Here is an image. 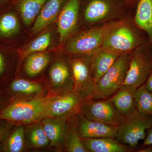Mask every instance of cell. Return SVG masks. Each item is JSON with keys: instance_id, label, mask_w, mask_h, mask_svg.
<instances>
[{"instance_id": "14", "label": "cell", "mask_w": 152, "mask_h": 152, "mask_svg": "<svg viewBox=\"0 0 152 152\" xmlns=\"http://www.w3.org/2000/svg\"><path fill=\"white\" fill-rule=\"evenodd\" d=\"M66 0H48L43 6L35 20L31 30L34 36L51 24L59 14L61 7Z\"/></svg>"}, {"instance_id": "15", "label": "cell", "mask_w": 152, "mask_h": 152, "mask_svg": "<svg viewBox=\"0 0 152 152\" xmlns=\"http://www.w3.org/2000/svg\"><path fill=\"white\" fill-rule=\"evenodd\" d=\"M137 88L123 85L116 94L110 99L115 107L124 116L129 115L137 110Z\"/></svg>"}, {"instance_id": "10", "label": "cell", "mask_w": 152, "mask_h": 152, "mask_svg": "<svg viewBox=\"0 0 152 152\" xmlns=\"http://www.w3.org/2000/svg\"><path fill=\"white\" fill-rule=\"evenodd\" d=\"M80 4V0H67L59 14L57 26L60 44L77 33Z\"/></svg>"}, {"instance_id": "33", "label": "cell", "mask_w": 152, "mask_h": 152, "mask_svg": "<svg viewBox=\"0 0 152 152\" xmlns=\"http://www.w3.org/2000/svg\"><path fill=\"white\" fill-rule=\"evenodd\" d=\"M136 152H152V145H142L138 149L135 150Z\"/></svg>"}, {"instance_id": "27", "label": "cell", "mask_w": 152, "mask_h": 152, "mask_svg": "<svg viewBox=\"0 0 152 152\" xmlns=\"http://www.w3.org/2000/svg\"><path fill=\"white\" fill-rule=\"evenodd\" d=\"M10 89L13 92L19 94H34L40 92L42 87L35 82L24 79H16L11 83Z\"/></svg>"}, {"instance_id": "11", "label": "cell", "mask_w": 152, "mask_h": 152, "mask_svg": "<svg viewBox=\"0 0 152 152\" xmlns=\"http://www.w3.org/2000/svg\"><path fill=\"white\" fill-rule=\"evenodd\" d=\"M85 100L73 91L54 97L50 104L48 118H72L80 113Z\"/></svg>"}, {"instance_id": "4", "label": "cell", "mask_w": 152, "mask_h": 152, "mask_svg": "<svg viewBox=\"0 0 152 152\" xmlns=\"http://www.w3.org/2000/svg\"><path fill=\"white\" fill-rule=\"evenodd\" d=\"M129 9L126 0H86L84 20L90 26L120 20L127 17Z\"/></svg>"}, {"instance_id": "30", "label": "cell", "mask_w": 152, "mask_h": 152, "mask_svg": "<svg viewBox=\"0 0 152 152\" xmlns=\"http://www.w3.org/2000/svg\"><path fill=\"white\" fill-rule=\"evenodd\" d=\"M7 66V59L5 54L0 50V78L5 74Z\"/></svg>"}, {"instance_id": "25", "label": "cell", "mask_w": 152, "mask_h": 152, "mask_svg": "<svg viewBox=\"0 0 152 152\" xmlns=\"http://www.w3.org/2000/svg\"><path fill=\"white\" fill-rule=\"evenodd\" d=\"M136 99L137 110L152 116V91L147 89L144 84L137 89Z\"/></svg>"}, {"instance_id": "12", "label": "cell", "mask_w": 152, "mask_h": 152, "mask_svg": "<svg viewBox=\"0 0 152 152\" xmlns=\"http://www.w3.org/2000/svg\"><path fill=\"white\" fill-rule=\"evenodd\" d=\"M76 121L78 132L82 139L116 138L118 126L89 119L80 113L76 116Z\"/></svg>"}, {"instance_id": "29", "label": "cell", "mask_w": 152, "mask_h": 152, "mask_svg": "<svg viewBox=\"0 0 152 152\" xmlns=\"http://www.w3.org/2000/svg\"><path fill=\"white\" fill-rule=\"evenodd\" d=\"M11 123L7 121V122L0 124V144L5 138L12 126Z\"/></svg>"}, {"instance_id": "20", "label": "cell", "mask_w": 152, "mask_h": 152, "mask_svg": "<svg viewBox=\"0 0 152 152\" xmlns=\"http://www.w3.org/2000/svg\"><path fill=\"white\" fill-rule=\"evenodd\" d=\"M48 0H12L11 5L26 26L31 24Z\"/></svg>"}, {"instance_id": "18", "label": "cell", "mask_w": 152, "mask_h": 152, "mask_svg": "<svg viewBox=\"0 0 152 152\" xmlns=\"http://www.w3.org/2000/svg\"><path fill=\"white\" fill-rule=\"evenodd\" d=\"M134 14L135 23L145 33L152 48V0H139Z\"/></svg>"}, {"instance_id": "32", "label": "cell", "mask_w": 152, "mask_h": 152, "mask_svg": "<svg viewBox=\"0 0 152 152\" xmlns=\"http://www.w3.org/2000/svg\"><path fill=\"white\" fill-rule=\"evenodd\" d=\"M144 84L147 89L152 91V71Z\"/></svg>"}, {"instance_id": "1", "label": "cell", "mask_w": 152, "mask_h": 152, "mask_svg": "<svg viewBox=\"0 0 152 152\" xmlns=\"http://www.w3.org/2000/svg\"><path fill=\"white\" fill-rule=\"evenodd\" d=\"M147 42L146 34L135 23L133 16L127 17L109 34L101 48L120 56L130 54Z\"/></svg>"}, {"instance_id": "19", "label": "cell", "mask_w": 152, "mask_h": 152, "mask_svg": "<svg viewBox=\"0 0 152 152\" xmlns=\"http://www.w3.org/2000/svg\"><path fill=\"white\" fill-rule=\"evenodd\" d=\"M50 77L54 85L64 87L66 92L73 91L74 82L69 63L68 64L64 61L56 62L50 70Z\"/></svg>"}, {"instance_id": "22", "label": "cell", "mask_w": 152, "mask_h": 152, "mask_svg": "<svg viewBox=\"0 0 152 152\" xmlns=\"http://www.w3.org/2000/svg\"><path fill=\"white\" fill-rule=\"evenodd\" d=\"M25 61L24 69L30 77H34L40 73L50 61V55L45 52L34 53L28 55Z\"/></svg>"}, {"instance_id": "24", "label": "cell", "mask_w": 152, "mask_h": 152, "mask_svg": "<svg viewBox=\"0 0 152 152\" xmlns=\"http://www.w3.org/2000/svg\"><path fill=\"white\" fill-rule=\"evenodd\" d=\"M51 42V34L50 32H46L18 50V53L22 58H25L31 54L43 52L48 48Z\"/></svg>"}, {"instance_id": "17", "label": "cell", "mask_w": 152, "mask_h": 152, "mask_svg": "<svg viewBox=\"0 0 152 152\" xmlns=\"http://www.w3.org/2000/svg\"><path fill=\"white\" fill-rule=\"evenodd\" d=\"M85 148L88 152H130L132 149L121 144L115 138H96L82 139Z\"/></svg>"}, {"instance_id": "6", "label": "cell", "mask_w": 152, "mask_h": 152, "mask_svg": "<svg viewBox=\"0 0 152 152\" xmlns=\"http://www.w3.org/2000/svg\"><path fill=\"white\" fill-rule=\"evenodd\" d=\"M152 127V116L137 110L125 117L118 126L116 139L121 144L135 150L140 140L145 138L146 131Z\"/></svg>"}, {"instance_id": "8", "label": "cell", "mask_w": 152, "mask_h": 152, "mask_svg": "<svg viewBox=\"0 0 152 152\" xmlns=\"http://www.w3.org/2000/svg\"><path fill=\"white\" fill-rule=\"evenodd\" d=\"M92 55H79L69 60L73 80V91L85 100L91 97L96 86L91 72Z\"/></svg>"}, {"instance_id": "34", "label": "cell", "mask_w": 152, "mask_h": 152, "mask_svg": "<svg viewBox=\"0 0 152 152\" xmlns=\"http://www.w3.org/2000/svg\"><path fill=\"white\" fill-rule=\"evenodd\" d=\"M139 0H126V4L129 8H135L136 5Z\"/></svg>"}, {"instance_id": "13", "label": "cell", "mask_w": 152, "mask_h": 152, "mask_svg": "<svg viewBox=\"0 0 152 152\" xmlns=\"http://www.w3.org/2000/svg\"><path fill=\"white\" fill-rule=\"evenodd\" d=\"M71 119L47 118L42 121V126L50 141L51 146L64 147Z\"/></svg>"}, {"instance_id": "36", "label": "cell", "mask_w": 152, "mask_h": 152, "mask_svg": "<svg viewBox=\"0 0 152 152\" xmlns=\"http://www.w3.org/2000/svg\"><path fill=\"white\" fill-rule=\"evenodd\" d=\"M1 95H0V102H1Z\"/></svg>"}, {"instance_id": "3", "label": "cell", "mask_w": 152, "mask_h": 152, "mask_svg": "<svg viewBox=\"0 0 152 152\" xmlns=\"http://www.w3.org/2000/svg\"><path fill=\"white\" fill-rule=\"evenodd\" d=\"M53 98L14 102L0 110V120L11 123H29L48 118L50 104Z\"/></svg>"}, {"instance_id": "35", "label": "cell", "mask_w": 152, "mask_h": 152, "mask_svg": "<svg viewBox=\"0 0 152 152\" xmlns=\"http://www.w3.org/2000/svg\"><path fill=\"white\" fill-rule=\"evenodd\" d=\"M12 0H0V6H2L7 4L8 3L12 4Z\"/></svg>"}, {"instance_id": "2", "label": "cell", "mask_w": 152, "mask_h": 152, "mask_svg": "<svg viewBox=\"0 0 152 152\" xmlns=\"http://www.w3.org/2000/svg\"><path fill=\"white\" fill-rule=\"evenodd\" d=\"M127 17L76 33L66 41L65 50L73 56L92 55L101 48L112 30L123 23Z\"/></svg>"}, {"instance_id": "28", "label": "cell", "mask_w": 152, "mask_h": 152, "mask_svg": "<svg viewBox=\"0 0 152 152\" xmlns=\"http://www.w3.org/2000/svg\"><path fill=\"white\" fill-rule=\"evenodd\" d=\"M29 140L31 145L35 148H44L50 144L42 124L37 125L31 129Z\"/></svg>"}, {"instance_id": "31", "label": "cell", "mask_w": 152, "mask_h": 152, "mask_svg": "<svg viewBox=\"0 0 152 152\" xmlns=\"http://www.w3.org/2000/svg\"><path fill=\"white\" fill-rule=\"evenodd\" d=\"M152 145V127L148 130L147 136L144 139L142 145Z\"/></svg>"}, {"instance_id": "16", "label": "cell", "mask_w": 152, "mask_h": 152, "mask_svg": "<svg viewBox=\"0 0 152 152\" xmlns=\"http://www.w3.org/2000/svg\"><path fill=\"white\" fill-rule=\"evenodd\" d=\"M119 56L102 48L93 54L91 60V72L96 84L113 65Z\"/></svg>"}, {"instance_id": "5", "label": "cell", "mask_w": 152, "mask_h": 152, "mask_svg": "<svg viewBox=\"0 0 152 152\" xmlns=\"http://www.w3.org/2000/svg\"><path fill=\"white\" fill-rule=\"evenodd\" d=\"M129 61L130 54L119 56L113 65L96 83L90 99H110L116 94L124 83Z\"/></svg>"}, {"instance_id": "21", "label": "cell", "mask_w": 152, "mask_h": 152, "mask_svg": "<svg viewBox=\"0 0 152 152\" xmlns=\"http://www.w3.org/2000/svg\"><path fill=\"white\" fill-rule=\"evenodd\" d=\"M20 29L16 14L8 11L0 15V40L11 39L17 35Z\"/></svg>"}, {"instance_id": "9", "label": "cell", "mask_w": 152, "mask_h": 152, "mask_svg": "<svg viewBox=\"0 0 152 152\" xmlns=\"http://www.w3.org/2000/svg\"><path fill=\"white\" fill-rule=\"evenodd\" d=\"M80 113L89 119L117 126L125 118L115 107L110 99L85 100Z\"/></svg>"}, {"instance_id": "26", "label": "cell", "mask_w": 152, "mask_h": 152, "mask_svg": "<svg viewBox=\"0 0 152 152\" xmlns=\"http://www.w3.org/2000/svg\"><path fill=\"white\" fill-rule=\"evenodd\" d=\"M24 130L22 126H18L8 139L4 151L7 152H21L24 148Z\"/></svg>"}, {"instance_id": "23", "label": "cell", "mask_w": 152, "mask_h": 152, "mask_svg": "<svg viewBox=\"0 0 152 152\" xmlns=\"http://www.w3.org/2000/svg\"><path fill=\"white\" fill-rule=\"evenodd\" d=\"M76 116L70 121L69 127L66 137L64 148L68 152H88L78 132Z\"/></svg>"}, {"instance_id": "7", "label": "cell", "mask_w": 152, "mask_h": 152, "mask_svg": "<svg viewBox=\"0 0 152 152\" xmlns=\"http://www.w3.org/2000/svg\"><path fill=\"white\" fill-rule=\"evenodd\" d=\"M152 71V48L147 42L130 54L129 68L124 85L137 88L145 84Z\"/></svg>"}]
</instances>
